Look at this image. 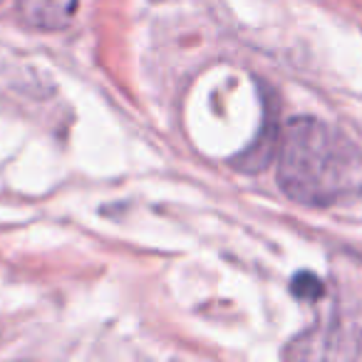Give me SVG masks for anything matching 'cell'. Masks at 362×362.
<instances>
[{
	"instance_id": "2",
	"label": "cell",
	"mask_w": 362,
	"mask_h": 362,
	"mask_svg": "<svg viewBox=\"0 0 362 362\" xmlns=\"http://www.w3.org/2000/svg\"><path fill=\"white\" fill-rule=\"evenodd\" d=\"M80 0H16L21 18L40 30H65L77 13Z\"/></svg>"
},
{
	"instance_id": "1",
	"label": "cell",
	"mask_w": 362,
	"mask_h": 362,
	"mask_svg": "<svg viewBox=\"0 0 362 362\" xmlns=\"http://www.w3.org/2000/svg\"><path fill=\"white\" fill-rule=\"evenodd\" d=\"M281 189L305 206H332L362 197V149L315 117L288 122L278 141Z\"/></svg>"
},
{
	"instance_id": "3",
	"label": "cell",
	"mask_w": 362,
	"mask_h": 362,
	"mask_svg": "<svg viewBox=\"0 0 362 362\" xmlns=\"http://www.w3.org/2000/svg\"><path fill=\"white\" fill-rule=\"evenodd\" d=\"M293 296H298L300 300H315V298L322 296V283L317 281L313 273H298L296 278H293V286H291Z\"/></svg>"
}]
</instances>
